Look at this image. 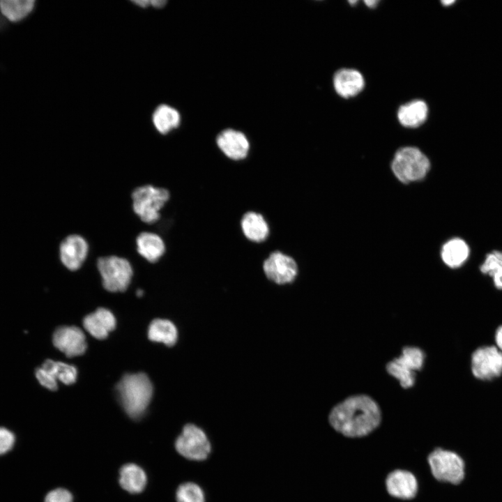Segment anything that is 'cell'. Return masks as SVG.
<instances>
[{
	"instance_id": "obj_1",
	"label": "cell",
	"mask_w": 502,
	"mask_h": 502,
	"mask_svg": "<svg viewBox=\"0 0 502 502\" xmlns=\"http://www.w3.org/2000/svg\"><path fill=\"white\" fill-rule=\"evenodd\" d=\"M381 413L378 404L367 395H356L335 405L329 414L333 428L347 437L367 435L380 424Z\"/></svg>"
},
{
	"instance_id": "obj_2",
	"label": "cell",
	"mask_w": 502,
	"mask_h": 502,
	"mask_svg": "<svg viewBox=\"0 0 502 502\" xmlns=\"http://www.w3.org/2000/svg\"><path fill=\"white\" fill-rule=\"evenodd\" d=\"M117 396L126 413L139 418L145 413L153 395V386L144 373L125 374L116 386Z\"/></svg>"
},
{
	"instance_id": "obj_3",
	"label": "cell",
	"mask_w": 502,
	"mask_h": 502,
	"mask_svg": "<svg viewBox=\"0 0 502 502\" xmlns=\"http://www.w3.org/2000/svg\"><path fill=\"white\" fill-rule=\"evenodd\" d=\"M132 208L139 220L153 224L160 219V211L170 198L165 188L146 184L135 188L131 193Z\"/></svg>"
},
{
	"instance_id": "obj_4",
	"label": "cell",
	"mask_w": 502,
	"mask_h": 502,
	"mask_svg": "<svg viewBox=\"0 0 502 502\" xmlns=\"http://www.w3.org/2000/svg\"><path fill=\"white\" fill-rule=\"evenodd\" d=\"M391 168L400 181L409 183L424 178L429 170L430 162L418 148L406 146L396 152Z\"/></svg>"
},
{
	"instance_id": "obj_5",
	"label": "cell",
	"mask_w": 502,
	"mask_h": 502,
	"mask_svg": "<svg viewBox=\"0 0 502 502\" xmlns=\"http://www.w3.org/2000/svg\"><path fill=\"white\" fill-rule=\"evenodd\" d=\"M103 287L110 292H123L128 287L133 269L130 262L117 255L102 256L96 261Z\"/></svg>"
},
{
	"instance_id": "obj_6",
	"label": "cell",
	"mask_w": 502,
	"mask_h": 502,
	"mask_svg": "<svg viewBox=\"0 0 502 502\" xmlns=\"http://www.w3.org/2000/svg\"><path fill=\"white\" fill-rule=\"evenodd\" d=\"M425 358V353L421 349L404 347L398 358L387 363L386 371L399 381L403 388L407 389L414 385L416 371L423 368Z\"/></svg>"
},
{
	"instance_id": "obj_7",
	"label": "cell",
	"mask_w": 502,
	"mask_h": 502,
	"mask_svg": "<svg viewBox=\"0 0 502 502\" xmlns=\"http://www.w3.org/2000/svg\"><path fill=\"white\" fill-rule=\"evenodd\" d=\"M427 461L433 476L439 481L454 485L464 478V462L457 453L442 448L434 450Z\"/></svg>"
},
{
	"instance_id": "obj_8",
	"label": "cell",
	"mask_w": 502,
	"mask_h": 502,
	"mask_svg": "<svg viewBox=\"0 0 502 502\" xmlns=\"http://www.w3.org/2000/svg\"><path fill=\"white\" fill-rule=\"evenodd\" d=\"M177 452L191 460H204L211 452V443L205 432L194 424H187L175 442Z\"/></svg>"
},
{
	"instance_id": "obj_9",
	"label": "cell",
	"mask_w": 502,
	"mask_h": 502,
	"mask_svg": "<svg viewBox=\"0 0 502 502\" xmlns=\"http://www.w3.org/2000/svg\"><path fill=\"white\" fill-rule=\"evenodd\" d=\"M473 375L480 380H492L502 374V352L496 346H483L471 355Z\"/></svg>"
},
{
	"instance_id": "obj_10",
	"label": "cell",
	"mask_w": 502,
	"mask_h": 502,
	"mask_svg": "<svg viewBox=\"0 0 502 502\" xmlns=\"http://www.w3.org/2000/svg\"><path fill=\"white\" fill-rule=\"evenodd\" d=\"M263 270L268 279L277 284H284L295 280L298 266L292 257L276 251L264 261Z\"/></svg>"
},
{
	"instance_id": "obj_11",
	"label": "cell",
	"mask_w": 502,
	"mask_h": 502,
	"mask_svg": "<svg viewBox=\"0 0 502 502\" xmlns=\"http://www.w3.org/2000/svg\"><path fill=\"white\" fill-rule=\"evenodd\" d=\"M89 251V243L82 236L77 234H70L61 242L59 259L68 270L76 271L86 261Z\"/></svg>"
},
{
	"instance_id": "obj_12",
	"label": "cell",
	"mask_w": 502,
	"mask_h": 502,
	"mask_svg": "<svg viewBox=\"0 0 502 502\" xmlns=\"http://www.w3.org/2000/svg\"><path fill=\"white\" fill-rule=\"evenodd\" d=\"M52 342L56 348L68 357L82 355L87 347L83 331L76 326H61L53 334Z\"/></svg>"
},
{
	"instance_id": "obj_13",
	"label": "cell",
	"mask_w": 502,
	"mask_h": 502,
	"mask_svg": "<svg viewBox=\"0 0 502 502\" xmlns=\"http://www.w3.org/2000/svg\"><path fill=\"white\" fill-rule=\"evenodd\" d=\"M386 489L392 496L411 499L416 496L418 492V482L416 477L410 472L404 470H395L386 478Z\"/></svg>"
},
{
	"instance_id": "obj_14",
	"label": "cell",
	"mask_w": 502,
	"mask_h": 502,
	"mask_svg": "<svg viewBox=\"0 0 502 502\" xmlns=\"http://www.w3.org/2000/svg\"><path fill=\"white\" fill-rule=\"evenodd\" d=\"M217 144L226 156L234 160L244 159L249 151V142L245 135L231 129L218 136Z\"/></svg>"
},
{
	"instance_id": "obj_15",
	"label": "cell",
	"mask_w": 502,
	"mask_h": 502,
	"mask_svg": "<svg viewBox=\"0 0 502 502\" xmlns=\"http://www.w3.org/2000/svg\"><path fill=\"white\" fill-rule=\"evenodd\" d=\"M116 319L112 312L104 307H100L83 319L86 330L98 340L105 339L116 327Z\"/></svg>"
},
{
	"instance_id": "obj_16",
	"label": "cell",
	"mask_w": 502,
	"mask_h": 502,
	"mask_svg": "<svg viewBox=\"0 0 502 502\" xmlns=\"http://www.w3.org/2000/svg\"><path fill=\"white\" fill-rule=\"evenodd\" d=\"M137 252L149 263H156L166 251L162 237L154 232L142 231L135 238Z\"/></svg>"
},
{
	"instance_id": "obj_17",
	"label": "cell",
	"mask_w": 502,
	"mask_h": 502,
	"mask_svg": "<svg viewBox=\"0 0 502 502\" xmlns=\"http://www.w3.org/2000/svg\"><path fill=\"white\" fill-rule=\"evenodd\" d=\"M333 83L337 93L344 98L357 95L364 86L363 75L353 69L344 68L336 72Z\"/></svg>"
},
{
	"instance_id": "obj_18",
	"label": "cell",
	"mask_w": 502,
	"mask_h": 502,
	"mask_svg": "<svg viewBox=\"0 0 502 502\" xmlns=\"http://www.w3.org/2000/svg\"><path fill=\"white\" fill-rule=\"evenodd\" d=\"M470 248L466 242L460 238H453L443 245L441 256L444 264L450 268L462 266L468 259Z\"/></svg>"
},
{
	"instance_id": "obj_19",
	"label": "cell",
	"mask_w": 502,
	"mask_h": 502,
	"mask_svg": "<svg viewBox=\"0 0 502 502\" xmlns=\"http://www.w3.org/2000/svg\"><path fill=\"white\" fill-rule=\"evenodd\" d=\"M241 227L245 236L256 243L266 240L269 234L268 225L264 218L254 211H249L243 215Z\"/></svg>"
},
{
	"instance_id": "obj_20",
	"label": "cell",
	"mask_w": 502,
	"mask_h": 502,
	"mask_svg": "<svg viewBox=\"0 0 502 502\" xmlns=\"http://www.w3.org/2000/svg\"><path fill=\"white\" fill-rule=\"evenodd\" d=\"M427 112L426 103L423 100H416L402 105L398 109L397 117L403 126L415 128L425 121Z\"/></svg>"
},
{
	"instance_id": "obj_21",
	"label": "cell",
	"mask_w": 502,
	"mask_h": 502,
	"mask_svg": "<svg viewBox=\"0 0 502 502\" xmlns=\"http://www.w3.org/2000/svg\"><path fill=\"white\" fill-rule=\"evenodd\" d=\"M119 482L127 492L132 494L141 492L145 487V472L135 464H126L120 470Z\"/></svg>"
},
{
	"instance_id": "obj_22",
	"label": "cell",
	"mask_w": 502,
	"mask_h": 502,
	"mask_svg": "<svg viewBox=\"0 0 502 502\" xmlns=\"http://www.w3.org/2000/svg\"><path fill=\"white\" fill-rule=\"evenodd\" d=\"M148 337L153 342H162L171 347L177 341L178 331L176 326L169 320L155 319L149 325Z\"/></svg>"
},
{
	"instance_id": "obj_23",
	"label": "cell",
	"mask_w": 502,
	"mask_h": 502,
	"mask_svg": "<svg viewBox=\"0 0 502 502\" xmlns=\"http://www.w3.org/2000/svg\"><path fill=\"white\" fill-rule=\"evenodd\" d=\"M33 0H1L0 11L9 21L17 22L26 17L33 10Z\"/></svg>"
},
{
	"instance_id": "obj_24",
	"label": "cell",
	"mask_w": 502,
	"mask_h": 502,
	"mask_svg": "<svg viewBox=\"0 0 502 502\" xmlns=\"http://www.w3.org/2000/svg\"><path fill=\"white\" fill-rule=\"evenodd\" d=\"M153 122L159 132L166 134L178 126L180 115L170 106L160 105L153 113Z\"/></svg>"
},
{
	"instance_id": "obj_25",
	"label": "cell",
	"mask_w": 502,
	"mask_h": 502,
	"mask_svg": "<svg viewBox=\"0 0 502 502\" xmlns=\"http://www.w3.org/2000/svg\"><path fill=\"white\" fill-rule=\"evenodd\" d=\"M41 367L49 372L57 381L66 385L74 383L77 377V368L63 362L47 359Z\"/></svg>"
},
{
	"instance_id": "obj_26",
	"label": "cell",
	"mask_w": 502,
	"mask_h": 502,
	"mask_svg": "<svg viewBox=\"0 0 502 502\" xmlns=\"http://www.w3.org/2000/svg\"><path fill=\"white\" fill-rule=\"evenodd\" d=\"M480 271L492 277L496 289H502V251L493 250L488 253L480 266Z\"/></svg>"
},
{
	"instance_id": "obj_27",
	"label": "cell",
	"mask_w": 502,
	"mask_h": 502,
	"mask_svg": "<svg viewBox=\"0 0 502 502\" xmlns=\"http://www.w3.org/2000/svg\"><path fill=\"white\" fill-rule=\"evenodd\" d=\"M176 498L177 502H205L202 489L193 482L181 485L176 491Z\"/></svg>"
},
{
	"instance_id": "obj_28",
	"label": "cell",
	"mask_w": 502,
	"mask_h": 502,
	"mask_svg": "<svg viewBox=\"0 0 502 502\" xmlns=\"http://www.w3.org/2000/svg\"><path fill=\"white\" fill-rule=\"evenodd\" d=\"M36 379L45 388L50 390H56L58 388L57 380L42 367L36 370Z\"/></svg>"
},
{
	"instance_id": "obj_29",
	"label": "cell",
	"mask_w": 502,
	"mask_h": 502,
	"mask_svg": "<svg viewBox=\"0 0 502 502\" xmlns=\"http://www.w3.org/2000/svg\"><path fill=\"white\" fill-rule=\"evenodd\" d=\"M15 437L9 429L0 427V455L10 451L14 446Z\"/></svg>"
},
{
	"instance_id": "obj_30",
	"label": "cell",
	"mask_w": 502,
	"mask_h": 502,
	"mask_svg": "<svg viewBox=\"0 0 502 502\" xmlns=\"http://www.w3.org/2000/svg\"><path fill=\"white\" fill-rule=\"evenodd\" d=\"M45 502H73V496L67 489L57 488L46 495Z\"/></svg>"
},
{
	"instance_id": "obj_31",
	"label": "cell",
	"mask_w": 502,
	"mask_h": 502,
	"mask_svg": "<svg viewBox=\"0 0 502 502\" xmlns=\"http://www.w3.org/2000/svg\"><path fill=\"white\" fill-rule=\"evenodd\" d=\"M494 338L496 347L502 352V326L496 329Z\"/></svg>"
},
{
	"instance_id": "obj_32",
	"label": "cell",
	"mask_w": 502,
	"mask_h": 502,
	"mask_svg": "<svg viewBox=\"0 0 502 502\" xmlns=\"http://www.w3.org/2000/svg\"><path fill=\"white\" fill-rule=\"evenodd\" d=\"M166 3V1H151V4L155 8H162Z\"/></svg>"
},
{
	"instance_id": "obj_33",
	"label": "cell",
	"mask_w": 502,
	"mask_h": 502,
	"mask_svg": "<svg viewBox=\"0 0 502 502\" xmlns=\"http://www.w3.org/2000/svg\"><path fill=\"white\" fill-rule=\"evenodd\" d=\"M135 3L141 7L145 8V7H147L149 4H151V1H148V0L135 1Z\"/></svg>"
},
{
	"instance_id": "obj_34",
	"label": "cell",
	"mask_w": 502,
	"mask_h": 502,
	"mask_svg": "<svg viewBox=\"0 0 502 502\" xmlns=\"http://www.w3.org/2000/svg\"><path fill=\"white\" fill-rule=\"evenodd\" d=\"M365 3L368 6L373 7V6H376V4L378 3V1H376V0H374V1H372V0H368V1H365Z\"/></svg>"
},
{
	"instance_id": "obj_35",
	"label": "cell",
	"mask_w": 502,
	"mask_h": 502,
	"mask_svg": "<svg viewBox=\"0 0 502 502\" xmlns=\"http://www.w3.org/2000/svg\"><path fill=\"white\" fill-rule=\"evenodd\" d=\"M441 3H442L443 4H444L445 6H446V5L448 6V5H449V4H451V3H454V1H442Z\"/></svg>"
},
{
	"instance_id": "obj_36",
	"label": "cell",
	"mask_w": 502,
	"mask_h": 502,
	"mask_svg": "<svg viewBox=\"0 0 502 502\" xmlns=\"http://www.w3.org/2000/svg\"><path fill=\"white\" fill-rule=\"evenodd\" d=\"M143 294H144V291H142V289H138L136 292L137 296H139V297L142 296L143 295Z\"/></svg>"
}]
</instances>
